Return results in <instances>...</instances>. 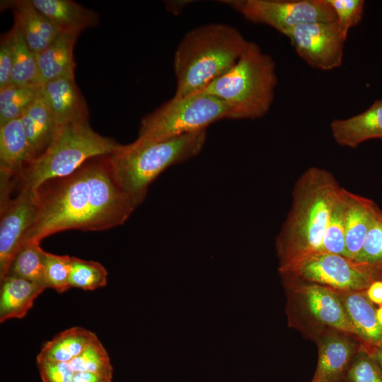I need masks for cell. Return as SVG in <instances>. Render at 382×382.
<instances>
[{
    "mask_svg": "<svg viewBox=\"0 0 382 382\" xmlns=\"http://www.w3.org/2000/svg\"><path fill=\"white\" fill-rule=\"evenodd\" d=\"M37 212L22 243L63 231H101L122 225L137 208L115 180L107 156L37 191ZM21 243V244H22Z\"/></svg>",
    "mask_w": 382,
    "mask_h": 382,
    "instance_id": "1",
    "label": "cell"
},
{
    "mask_svg": "<svg viewBox=\"0 0 382 382\" xmlns=\"http://www.w3.org/2000/svg\"><path fill=\"white\" fill-rule=\"evenodd\" d=\"M342 187L328 170L311 167L296 181L291 209L276 238L279 270L319 252Z\"/></svg>",
    "mask_w": 382,
    "mask_h": 382,
    "instance_id": "2",
    "label": "cell"
},
{
    "mask_svg": "<svg viewBox=\"0 0 382 382\" xmlns=\"http://www.w3.org/2000/svg\"><path fill=\"white\" fill-rule=\"evenodd\" d=\"M247 43L237 28L225 23L204 24L186 33L174 53L173 98L203 91L236 64Z\"/></svg>",
    "mask_w": 382,
    "mask_h": 382,
    "instance_id": "3",
    "label": "cell"
},
{
    "mask_svg": "<svg viewBox=\"0 0 382 382\" xmlns=\"http://www.w3.org/2000/svg\"><path fill=\"white\" fill-rule=\"evenodd\" d=\"M207 140V129L160 141L137 139L107 155L112 175L137 207L149 187L169 167L197 156Z\"/></svg>",
    "mask_w": 382,
    "mask_h": 382,
    "instance_id": "4",
    "label": "cell"
},
{
    "mask_svg": "<svg viewBox=\"0 0 382 382\" xmlns=\"http://www.w3.org/2000/svg\"><path fill=\"white\" fill-rule=\"evenodd\" d=\"M276 64L254 42L248 43L236 64L203 91L223 100L231 120L257 119L272 104L277 85Z\"/></svg>",
    "mask_w": 382,
    "mask_h": 382,
    "instance_id": "5",
    "label": "cell"
},
{
    "mask_svg": "<svg viewBox=\"0 0 382 382\" xmlns=\"http://www.w3.org/2000/svg\"><path fill=\"white\" fill-rule=\"evenodd\" d=\"M120 145L95 132L88 115L59 127L46 149L23 171L20 190L37 191L51 180L68 176L88 160L112 154Z\"/></svg>",
    "mask_w": 382,
    "mask_h": 382,
    "instance_id": "6",
    "label": "cell"
},
{
    "mask_svg": "<svg viewBox=\"0 0 382 382\" xmlns=\"http://www.w3.org/2000/svg\"><path fill=\"white\" fill-rule=\"evenodd\" d=\"M281 277L289 327L313 342L329 330L346 333L359 341L335 290L290 276Z\"/></svg>",
    "mask_w": 382,
    "mask_h": 382,
    "instance_id": "7",
    "label": "cell"
},
{
    "mask_svg": "<svg viewBox=\"0 0 382 382\" xmlns=\"http://www.w3.org/2000/svg\"><path fill=\"white\" fill-rule=\"evenodd\" d=\"M230 109L221 99L197 93L172 98L141 120L138 139L160 141L207 129L212 123L228 119Z\"/></svg>",
    "mask_w": 382,
    "mask_h": 382,
    "instance_id": "8",
    "label": "cell"
},
{
    "mask_svg": "<svg viewBox=\"0 0 382 382\" xmlns=\"http://www.w3.org/2000/svg\"><path fill=\"white\" fill-rule=\"evenodd\" d=\"M286 275L345 292L366 291L382 272L344 255L316 252L279 270Z\"/></svg>",
    "mask_w": 382,
    "mask_h": 382,
    "instance_id": "9",
    "label": "cell"
},
{
    "mask_svg": "<svg viewBox=\"0 0 382 382\" xmlns=\"http://www.w3.org/2000/svg\"><path fill=\"white\" fill-rule=\"evenodd\" d=\"M246 20L267 25L285 36L296 26L336 21L327 0H225Z\"/></svg>",
    "mask_w": 382,
    "mask_h": 382,
    "instance_id": "10",
    "label": "cell"
},
{
    "mask_svg": "<svg viewBox=\"0 0 382 382\" xmlns=\"http://www.w3.org/2000/svg\"><path fill=\"white\" fill-rule=\"evenodd\" d=\"M286 36L299 57L309 66L329 71L342 65L347 36L337 21L301 24Z\"/></svg>",
    "mask_w": 382,
    "mask_h": 382,
    "instance_id": "11",
    "label": "cell"
},
{
    "mask_svg": "<svg viewBox=\"0 0 382 382\" xmlns=\"http://www.w3.org/2000/svg\"><path fill=\"white\" fill-rule=\"evenodd\" d=\"M36 191L20 190L1 207L0 279L8 273L12 261L37 212Z\"/></svg>",
    "mask_w": 382,
    "mask_h": 382,
    "instance_id": "12",
    "label": "cell"
},
{
    "mask_svg": "<svg viewBox=\"0 0 382 382\" xmlns=\"http://www.w3.org/2000/svg\"><path fill=\"white\" fill-rule=\"evenodd\" d=\"M35 158L21 119L0 125L1 207L23 173Z\"/></svg>",
    "mask_w": 382,
    "mask_h": 382,
    "instance_id": "13",
    "label": "cell"
},
{
    "mask_svg": "<svg viewBox=\"0 0 382 382\" xmlns=\"http://www.w3.org/2000/svg\"><path fill=\"white\" fill-rule=\"evenodd\" d=\"M314 342L318 349V359L311 382H340L345 380L360 349L359 342L346 333L329 330L320 335Z\"/></svg>",
    "mask_w": 382,
    "mask_h": 382,
    "instance_id": "14",
    "label": "cell"
},
{
    "mask_svg": "<svg viewBox=\"0 0 382 382\" xmlns=\"http://www.w3.org/2000/svg\"><path fill=\"white\" fill-rule=\"evenodd\" d=\"M335 291L342 303L361 346L367 352L382 348V327L376 318V308L367 297L366 291Z\"/></svg>",
    "mask_w": 382,
    "mask_h": 382,
    "instance_id": "15",
    "label": "cell"
},
{
    "mask_svg": "<svg viewBox=\"0 0 382 382\" xmlns=\"http://www.w3.org/2000/svg\"><path fill=\"white\" fill-rule=\"evenodd\" d=\"M12 10L14 25L33 52L45 50L59 34L48 18L37 8L31 0L3 1Z\"/></svg>",
    "mask_w": 382,
    "mask_h": 382,
    "instance_id": "16",
    "label": "cell"
},
{
    "mask_svg": "<svg viewBox=\"0 0 382 382\" xmlns=\"http://www.w3.org/2000/svg\"><path fill=\"white\" fill-rule=\"evenodd\" d=\"M380 210L374 200L346 190L345 257L356 260Z\"/></svg>",
    "mask_w": 382,
    "mask_h": 382,
    "instance_id": "17",
    "label": "cell"
},
{
    "mask_svg": "<svg viewBox=\"0 0 382 382\" xmlns=\"http://www.w3.org/2000/svg\"><path fill=\"white\" fill-rule=\"evenodd\" d=\"M42 96L58 128L88 115L87 104L76 83L74 76H62L46 82L42 85Z\"/></svg>",
    "mask_w": 382,
    "mask_h": 382,
    "instance_id": "18",
    "label": "cell"
},
{
    "mask_svg": "<svg viewBox=\"0 0 382 382\" xmlns=\"http://www.w3.org/2000/svg\"><path fill=\"white\" fill-rule=\"evenodd\" d=\"M330 131L338 145L349 148L368 140L382 139V99L376 100L360 114L333 120Z\"/></svg>",
    "mask_w": 382,
    "mask_h": 382,
    "instance_id": "19",
    "label": "cell"
},
{
    "mask_svg": "<svg viewBox=\"0 0 382 382\" xmlns=\"http://www.w3.org/2000/svg\"><path fill=\"white\" fill-rule=\"evenodd\" d=\"M58 32L79 36L84 30L99 23V15L71 0H31Z\"/></svg>",
    "mask_w": 382,
    "mask_h": 382,
    "instance_id": "20",
    "label": "cell"
},
{
    "mask_svg": "<svg viewBox=\"0 0 382 382\" xmlns=\"http://www.w3.org/2000/svg\"><path fill=\"white\" fill-rule=\"evenodd\" d=\"M45 289L42 284L8 274L1 280L0 322L23 318Z\"/></svg>",
    "mask_w": 382,
    "mask_h": 382,
    "instance_id": "21",
    "label": "cell"
},
{
    "mask_svg": "<svg viewBox=\"0 0 382 382\" xmlns=\"http://www.w3.org/2000/svg\"><path fill=\"white\" fill-rule=\"evenodd\" d=\"M78 36L62 34L36 54L41 83L66 76H74V47Z\"/></svg>",
    "mask_w": 382,
    "mask_h": 382,
    "instance_id": "22",
    "label": "cell"
},
{
    "mask_svg": "<svg viewBox=\"0 0 382 382\" xmlns=\"http://www.w3.org/2000/svg\"><path fill=\"white\" fill-rule=\"evenodd\" d=\"M20 119L28 141L37 158L48 146L58 129L42 93Z\"/></svg>",
    "mask_w": 382,
    "mask_h": 382,
    "instance_id": "23",
    "label": "cell"
},
{
    "mask_svg": "<svg viewBox=\"0 0 382 382\" xmlns=\"http://www.w3.org/2000/svg\"><path fill=\"white\" fill-rule=\"evenodd\" d=\"M97 338L96 335L81 327H73L47 342L37 355V361L70 362Z\"/></svg>",
    "mask_w": 382,
    "mask_h": 382,
    "instance_id": "24",
    "label": "cell"
},
{
    "mask_svg": "<svg viewBox=\"0 0 382 382\" xmlns=\"http://www.w3.org/2000/svg\"><path fill=\"white\" fill-rule=\"evenodd\" d=\"M42 93V84L11 83L0 89V125L19 119Z\"/></svg>",
    "mask_w": 382,
    "mask_h": 382,
    "instance_id": "25",
    "label": "cell"
},
{
    "mask_svg": "<svg viewBox=\"0 0 382 382\" xmlns=\"http://www.w3.org/2000/svg\"><path fill=\"white\" fill-rule=\"evenodd\" d=\"M8 32L13 47L12 83L16 85L42 84L36 54L28 47L14 25Z\"/></svg>",
    "mask_w": 382,
    "mask_h": 382,
    "instance_id": "26",
    "label": "cell"
},
{
    "mask_svg": "<svg viewBox=\"0 0 382 382\" xmlns=\"http://www.w3.org/2000/svg\"><path fill=\"white\" fill-rule=\"evenodd\" d=\"M40 243L35 241L23 242L12 261L8 274L46 286L44 275L46 252L41 248Z\"/></svg>",
    "mask_w": 382,
    "mask_h": 382,
    "instance_id": "27",
    "label": "cell"
},
{
    "mask_svg": "<svg viewBox=\"0 0 382 382\" xmlns=\"http://www.w3.org/2000/svg\"><path fill=\"white\" fill-rule=\"evenodd\" d=\"M346 190L341 187L332 207L320 252L345 256Z\"/></svg>",
    "mask_w": 382,
    "mask_h": 382,
    "instance_id": "28",
    "label": "cell"
},
{
    "mask_svg": "<svg viewBox=\"0 0 382 382\" xmlns=\"http://www.w3.org/2000/svg\"><path fill=\"white\" fill-rule=\"evenodd\" d=\"M107 277L108 272L100 262L71 257V288L95 290L106 285Z\"/></svg>",
    "mask_w": 382,
    "mask_h": 382,
    "instance_id": "29",
    "label": "cell"
},
{
    "mask_svg": "<svg viewBox=\"0 0 382 382\" xmlns=\"http://www.w3.org/2000/svg\"><path fill=\"white\" fill-rule=\"evenodd\" d=\"M69 364L74 374L89 372L112 374L113 369L108 354L98 337Z\"/></svg>",
    "mask_w": 382,
    "mask_h": 382,
    "instance_id": "30",
    "label": "cell"
},
{
    "mask_svg": "<svg viewBox=\"0 0 382 382\" xmlns=\"http://www.w3.org/2000/svg\"><path fill=\"white\" fill-rule=\"evenodd\" d=\"M71 270V257L46 252L44 275L47 288L54 289L59 294L70 289Z\"/></svg>",
    "mask_w": 382,
    "mask_h": 382,
    "instance_id": "31",
    "label": "cell"
},
{
    "mask_svg": "<svg viewBox=\"0 0 382 382\" xmlns=\"http://www.w3.org/2000/svg\"><path fill=\"white\" fill-rule=\"evenodd\" d=\"M357 261L382 272V210L376 215Z\"/></svg>",
    "mask_w": 382,
    "mask_h": 382,
    "instance_id": "32",
    "label": "cell"
},
{
    "mask_svg": "<svg viewBox=\"0 0 382 382\" xmlns=\"http://www.w3.org/2000/svg\"><path fill=\"white\" fill-rule=\"evenodd\" d=\"M346 379L350 382H382V369L377 361L361 346Z\"/></svg>",
    "mask_w": 382,
    "mask_h": 382,
    "instance_id": "33",
    "label": "cell"
},
{
    "mask_svg": "<svg viewBox=\"0 0 382 382\" xmlns=\"http://www.w3.org/2000/svg\"><path fill=\"white\" fill-rule=\"evenodd\" d=\"M333 9L336 21L345 36L362 19L365 3L363 0H327Z\"/></svg>",
    "mask_w": 382,
    "mask_h": 382,
    "instance_id": "34",
    "label": "cell"
},
{
    "mask_svg": "<svg viewBox=\"0 0 382 382\" xmlns=\"http://www.w3.org/2000/svg\"><path fill=\"white\" fill-rule=\"evenodd\" d=\"M37 366L43 382H71L75 374L66 362L42 361Z\"/></svg>",
    "mask_w": 382,
    "mask_h": 382,
    "instance_id": "35",
    "label": "cell"
},
{
    "mask_svg": "<svg viewBox=\"0 0 382 382\" xmlns=\"http://www.w3.org/2000/svg\"><path fill=\"white\" fill-rule=\"evenodd\" d=\"M13 47L9 32L0 42V89L12 83Z\"/></svg>",
    "mask_w": 382,
    "mask_h": 382,
    "instance_id": "36",
    "label": "cell"
},
{
    "mask_svg": "<svg viewBox=\"0 0 382 382\" xmlns=\"http://www.w3.org/2000/svg\"><path fill=\"white\" fill-rule=\"evenodd\" d=\"M112 374L81 372L74 374L71 382H111Z\"/></svg>",
    "mask_w": 382,
    "mask_h": 382,
    "instance_id": "37",
    "label": "cell"
},
{
    "mask_svg": "<svg viewBox=\"0 0 382 382\" xmlns=\"http://www.w3.org/2000/svg\"><path fill=\"white\" fill-rule=\"evenodd\" d=\"M366 293L374 304L382 306V279L375 280L371 283Z\"/></svg>",
    "mask_w": 382,
    "mask_h": 382,
    "instance_id": "38",
    "label": "cell"
},
{
    "mask_svg": "<svg viewBox=\"0 0 382 382\" xmlns=\"http://www.w3.org/2000/svg\"><path fill=\"white\" fill-rule=\"evenodd\" d=\"M173 5H175V7H171L169 8H167L168 11H171L173 13H179L180 11L185 7V6L188 4L187 2L190 1H170Z\"/></svg>",
    "mask_w": 382,
    "mask_h": 382,
    "instance_id": "39",
    "label": "cell"
},
{
    "mask_svg": "<svg viewBox=\"0 0 382 382\" xmlns=\"http://www.w3.org/2000/svg\"><path fill=\"white\" fill-rule=\"evenodd\" d=\"M371 354L378 363L382 369V348L376 349L371 352H368Z\"/></svg>",
    "mask_w": 382,
    "mask_h": 382,
    "instance_id": "40",
    "label": "cell"
},
{
    "mask_svg": "<svg viewBox=\"0 0 382 382\" xmlns=\"http://www.w3.org/2000/svg\"><path fill=\"white\" fill-rule=\"evenodd\" d=\"M376 318L379 324L382 327V306H379V308L376 309Z\"/></svg>",
    "mask_w": 382,
    "mask_h": 382,
    "instance_id": "41",
    "label": "cell"
},
{
    "mask_svg": "<svg viewBox=\"0 0 382 382\" xmlns=\"http://www.w3.org/2000/svg\"><path fill=\"white\" fill-rule=\"evenodd\" d=\"M340 382H350V381H347V379H345V380L342 381H340Z\"/></svg>",
    "mask_w": 382,
    "mask_h": 382,
    "instance_id": "42",
    "label": "cell"
}]
</instances>
